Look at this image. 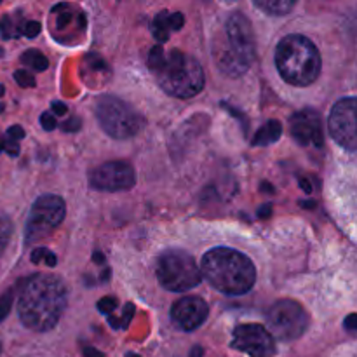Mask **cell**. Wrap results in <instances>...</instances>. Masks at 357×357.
I'll use <instances>...</instances> for the list:
<instances>
[{
    "label": "cell",
    "instance_id": "obj_1",
    "mask_svg": "<svg viewBox=\"0 0 357 357\" xmlns=\"http://www.w3.org/2000/svg\"><path fill=\"white\" fill-rule=\"evenodd\" d=\"M66 307V288L58 275L37 274L21 284L17 314L33 331H49L61 319Z\"/></svg>",
    "mask_w": 357,
    "mask_h": 357
},
{
    "label": "cell",
    "instance_id": "obj_2",
    "mask_svg": "<svg viewBox=\"0 0 357 357\" xmlns=\"http://www.w3.org/2000/svg\"><path fill=\"white\" fill-rule=\"evenodd\" d=\"M201 275L218 291L230 296L246 295L257 281L255 265L246 255L230 248H215L202 257Z\"/></svg>",
    "mask_w": 357,
    "mask_h": 357
},
{
    "label": "cell",
    "instance_id": "obj_3",
    "mask_svg": "<svg viewBox=\"0 0 357 357\" xmlns=\"http://www.w3.org/2000/svg\"><path fill=\"white\" fill-rule=\"evenodd\" d=\"M215 61L227 77H241L248 72L257 54L251 21L243 13H234L225 24V37L218 42Z\"/></svg>",
    "mask_w": 357,
    "mask_h": 357
},
{
    "label": "cell",
    "instance_id": "obj_4",
    "mask_svg": "<svg viewBox=\"0 0 357 357\" xmlns=\"http://www.w3.org/2000/svg\"><path fill=\"white\" fill-rule=\"evenodd\" d=\"M275 65L282 79L291 86H310L319 77L321 56L310 38L288 35L275 49Z\"/></svg>",
    "mask_w": 357,
    "mask_h": 357
},
{
    "label": "cell",
    "instance_id": "obj_5",
    "mask_svg": "<svg viewBox=\"0 0 357 357\" xmlns=\"http://www.w3.org/2000/svg\"><path fill=\"white\" fill-rule=\"evenodd\" d=\"M153 73L160 87L174 98H194L204 89V70L201 63L181 51H171Z\"/></svg>",
    "mask_w": 357,
    "mask_h": 357
},
{
    "label": "cell",
    "instance_id": "obj_6",
    "mask_svg": "<svg viewBox=\"0 0 357 357\" xmlns=\"http://www.w3.org/2000/svg\"><path fill=\"white\" fill-rule=\"evenodd\" d=\"M157 279L167 291L183 293L201 284V268L194 257L181 250H169L157 261Z\"/></svg>",
    "mask_w": 357,
    "mask_h": 357
},
{
    "label": "cell",
    "instance_id": "obj_7",
    "mask_svg": "<svg viewBox=\"0 0 357 357\" xmlns=\"http://www.w3.org/2000/svg\"><path fill=\"white\" fill-rule=\"evenodd\" d=\"M96 117L103 131L115 139L132 138L145 124L142 115L131 105L115 96H101L98 100Z\"/></svg>",
    "mask_w": 357,
    "mask_h": 357
},
{
    "label": "cell",
    "instance_id": "obj_8",
    "mask_svg": "<svg viewBox=\"0 0 357 357\" xmlns=\"http://www.w3.org/2000/svg\"><path fill=\"white\" fill-rule=\"evenodd\" d=\"M268 333L282 342L296 340L309 328V314L295 300H279L267 314Z\"/></svg>",
    "mask_w": 357,
    "mask_h": 357
},
{
    "label": "cell",
    "instance_id": "obj_9",
    "mask_svg": "<svg viewBox=\"0 0 357 357\" xmlns=\"http://www.w3.org/2000/svg\"><path fill=\"white\" fill-rule=\"evenodd\" d=\"M66 215L65 201L59 195L45 194L38 197L31 206L26 222V244L44 239L52 232Z\"/></svg>",
    "mask_w": 357,
    "mask_h": 357
},
{
    "label": "cell",
    "instance_id": "obj_10",
    "mask_svg": "<svg viewBox=\"0 0 357 357\" xmlns=\"http://www.w3.org/2000/svg\"><path fill=\"white\" fill-rule=\"evenodd\" d=\"M89 183L94 190L121 192L129 190L136 183V173L126 160H112L101 164L89 174Z\"/></svg>",
    "mask_w": 357,
    "mask_h": 357
},
{
    "label": "cell",
    "instance_id": "obj_11",
    "mask_svg": "<svg viewBox=\"0 0 357 357\" xmlns=\"http://www.w3.org/2000/svg\"><path fill=\"white\" fill-rule=\"evenodd\" d=\"M330 135L340 146L356 152V98H344L337 101L330 114Z\"/></svg>",
    "mask_w": 357,
    "mask_h": 357
},
{
    "label": "cell",
    "instance_id": "obj_12",
    "mask_svg": "<svg viewBox=\"0 0 357 357\" xmlns=\"http://www.w3.org/2000/svg\"><path fill=\"white\" fill-rule=\"evenodd\" d=\"M232 349L250 357H272L275 354L274 337L260 324H243L234 330Z\"/></svg>",
    "mask_w": 357,
    "mask_h": 357
},
{
    "label": "cell",
    "instance_id": "obj_13",
    "mask_svg": "<svg viewBox=\"0 0 357 357\" xmlns=\"http://www.w3.org/2000/svg\"><path fill=\"white\" fill-rule=\"evenodd\" d=\"M209 307L199 296H183L171 309V319L181 331H194L208 319Z\"/></svg>",
    "mask_w": 357,
    "mask_h": 357
},
{
    "label": "cell",
    "instance_id": "obj_14",
    "mask_svg": "<svg viewBox=\"0 0 357 357\" xmlns=\"http://www.w3.org/2000/svg\"><path fill=\"white\" fill-rule=\"evenodd\" d=\"M289 128H291V136L300 145L323 146V122L319 112L312 108L296 112L289 121Z\"/></svg>",
    "mask_w": 357,
    "mask_h": 357
},
{
    "label": "cell",
    "instance_id": "obj_15",
    "mask_svg": "<svg viewBox=\"0 0 357 357\" xmlns=\"http://www.w3.org/2000/svg\"><path fill=\"white\" fill-rule=\"evenodd\" d=\"M282 135V126L279 121H268L267 124L261 129H258V132L253 138L255 146H267L272 145V143L278 142Z\"/></svg>",
    "mask_w": 357,
    "mask_h": 357
},
{
    "label": "cell",
    "instance_id": "obj_16",
    "mask_svg": "<svg viewBox=\"0 0 357 357\" xmlns=\"http://www.w3.org/2000/svg\"><path fill=\"white\" fill-rule=\"evenodd\" d=\"M255 6L258 9L265 10L267 14H275V16H284L295 7V0H257Z\"/></svg>",
    "mask_w": 357,
    "mask_h": 357
},
{
    "label": "cell",
    "instance_id": "obj_17",
    "mask_svg": "<svg viewBox=\"0 0 357 357\" xmlns=\"http://www.w3.org/2000/svg\"><path fill=\"white\" fill-rule=\"evenodd\" d=\"M24 21L21 14H16V16H3L2 21H0V31H2L3 38H14L20 37L23 33Z\"/></svg>",
    "mask_w": 357,
    "mask_h": 357
},
{
    "label": "cell",
    "instance_id": "obj_18",
    "mask_svg": "<svg viewBox=\"0 0 357 357\" xmlns=\"http://www.w3.org/2000/svg\"><path fill=\"white\" fill-rule=\"evenodd\" d=\"M171 31H173V28H171L169 23V13L162 10L153 20V35H155V38L159 42H166L169 38Z\"/></svg>",
    "mask_w": 357,
    "mask_h": 357
},
{
    "label": "cell",
    "instance_id": "obj_19",
    "mask_svg": "<svg viewBox=\"0 0 357 357\" xmlns=\"http://www.w3.org/2000/svg\"><path fill=\"white\" fill-rule=\"evenodd\" d=\"M21 61L24 63L26 66H30L31 70H37V72H44V70H47L49 66V59L45 58L42 52L38 51H26L21 54Z\"/></svg>",
    "mask_w": 357,
    "mask_h": 357
},
{
    "label": "cell",
    "instance_id": "obj_20",
    "mask_svg": "<svg viewBox=\"0 0 357 357\" xmlns=\"http://www.w3.org/2000/svg\"><path fill=\"white\" fill-rule=\"evenodd\" d=\"M10 236H13V222L9 220V216L0 213V255L3 253V250L9 244Z\"/></svg>",
    "mask_w": 357,
    "mask_h": 357
},
{
    "label": "cell",
    "instance_id": "obj_21",
    "mask_svg": "<svg viewBox=\"0 0 357 357\" xmlns=\"http://www.w3.org/2000/svg\"><path fill=\"white\" fill-rule=\"evenodd\" d=\"M164 58H166V54H164L162 45H155V47L150 49L149 58H146V65H149V68L152 70V72H155V70L164 63Z\"/></svg>",
    "mask_w": 357,
    "mask_h": 357
},
{
    "label": "cell",
    "instance_id": "obj_22",
    "mask_svg": "<svg viewBox=\"0 0 357 357\" xmlns=\"http://www.w3.org/2000/svg\"><path fill=\"white\" fill-rule=\"evenodd\" d=\"M13 300H14L13 289H9V291H6L2 296H0V323L9 316L10 307H13Z\"/></svg>",
    "mask_w": 357,
    "mask_h": 357
},
{
    "label": "cell",
    "instance_id": "obj_23",
    "mask_svg": "<svg viewBox=\"0 0 357 357\" xmlns=\"http://www.w3.org/2000/svg\"><path fill=\"white\" fill-rule=\"evenodd\" d=\"M14 79H16V82L20 84L21 87H33L35 86L33 75H31L28 70H16V73H14Z\"/></svg>",
    "mask_w": 357,
    "mask_h": 357
},
{
    "label": "cell",
    "instance_id": "obj_24",
    "mask_svg": "<svg viewBox=\"0 0 357 357\" xmlns=\"http://www.w3.org/2000/svg\"><path fill=\"white\" fill-rule=\"evenodd\" d=\"M115 307H117V300L112 298V296H105V298H101L98 302V310L101 314H112L115 310Z\"/></svg>",
    "mask_w": 357,
    "mask_h": 357
},
{
    "label": "cell",
    "instance_id": "obj_25",
    "mask_svg": "<svg viewBox=\"0 0 357 357\" xmlns=\"http://www.w3.org/2000/svg\"><path fill=\"white\" fill-rule=\"evenodd\" d=\"M23 33L26 35L28 38H35L40 33V23H37V21H26L23 28Z\"/></svg>",
    "mask_w": 357,
    "mask_h": 357
},
{
    "label": "cell",
    "instance_id": "obj_26",
    "mask_svg": "<svg viewBox=\"0 0 357 357\" xmlns=\"http://www.w3.org/2000/svg\"><path fill=\"white\" fill-rule=\"evenodd\" d=\"M40 124L45 131H52V129L58 126L56 124V119L51 115V112H44V114L40 115Z\"/></svg>",
    "mask_w": 357,
    "mask_h": 357
},
{
    "label": "cell",
    "instance_id": "obj_27",
    "mask_svg": "<svg viewBox=\"0 0 357 357\" xmlns=\"http://www.w3.org/2000/svg\"><path fill=\"white\" fill-rule=\"evenodd\" d=\"M7 138L17 143L20 139L24 138V129L21 128V126H13V128H9V131H7Z\"/></svg>",
    "mask_w": 357,
    "mask_h": 357
},
{
    "label": "cell",
    "instance_id": "obj_28",
    "mask_svg": "<svg viewBox=\"0 0 357 357\" xmlns=\"http://www.w3.org/2000/svg\"><path fill=\"white\" fill-rule=\"evenodd\" d=\"M132 314H135V305H132V303H128V305L124 307V316H122V324H121V328H128L129 326V323H131V319H132Z\"/></svg>",
    "mask_w": 357,
    "mask_h": 357
},
{
    "label": "cell",
    "instance_id": "obj_29",
    "mask_svg": "<svg viewBox=\"0 0 357 357\" xmlns=\"http://www.w3.org/2000/svg\"><path fill=\"white\" fill-rule=\"evenodd\" d=\"M47 253H49V250H45V248H37V250H35L33 253H31V257H30L31 264H35V265L40 264L42 260H45Z\"/></svg>",
    "mask_w": 357,
    "mask_h": 357
},
{
    "label": "cell",
    "instance_id": "obj_30",
    "mask_svg": "<svg viewBox=\"0 0 357 357\" xmlns=\"http://www.w3.org/2000/svg\"><path fill=\"white\" fill-rule=\"evenodd\" d=\"M3 150H7V153H9L10 157L20 155V145H17L16 142H13V139H7V142H3Z\"/></svg>",
    "mask_w": 357,
    "mask_h": 357
},
{
    "label": "cell",
    "instance_id": "obj_31",
    "mask_svg": "<svg viewBox=\"0 0 357 357\" xmlns=\"http://www.w3.org/2000/svg\"><path fill=\"white\" fill-rule=\"evenodd\" d=\"M79 129H80V121L77 117L70 119V121H66L65 124H63V131H66V132L79 131Z\"/></svg>",
    "mask_w": 357,
    "mask_h": 357
},
{
    "label": "cell",
    "instance_id": "obj_32",
    "mask_svg": "<svg viewBox=\"0 0 357 357\" xmlns=\"http://www.w3.org/2000/svg\"><path fill=\"white\" fill-rule=\"evenodd\" d=\"M51 110L54 112L56 115H65L66 112H68V108H66V105L61 103V101H52Z\"/></svg>",
    "mask_w": 357,
    "mask_h": 357
},
{
    "label": "cell",
    "instance_id": "obj_33",
    "mask_svg": "<svg viewBox=\"0 0 357 357\" xmlns=\"http://www.w3.org/2000/svg\"><path fill=\"white\" fill-rule=\"evenodd\" d=\"M272 215V204H264L260 209H258V216L260 218H268Z\"/></svg>",
    "mask_w": 357,
    "mask_h": 357
},
{
    "label": "cell",
    "instance_id": "obj_34",
    "mask_svg": "<svg viewBox=\"0 0 357 357\" xmlns=\"http://www.w3.org/2000/svg\"><path fill=\"white\" fill-rule=\"evenodd\" d=\"M345 328H347L349 331H356L357 323H356V316H354V314L347 317V321H345Z\"/></svg>",
    "mask_w": 357,
    "mask_h": 357
},
{
    "label": "cell",
    "instance_id": "obj_35",
    "mask_svg": "<svg viewBox=\"0 0 357 357\" xmlns=\"http://www.w3.org/2000/svg\"><path fill=\"white\" fill-rule=\"evenodd\" d=\"M300 187L303 188V192H305V194H312V187H310L309 181H307L305 178H300Z\"/></svg>",
    "mask_w": 357,
    "mask_h": 357
},
{
    "label": "cell",
    "instance_id": "obj_36",
    "mask_svg": "<svg viewBox=\"0 0 357 357\" xmlns=\"http://www.w3.org/2000/svg\"><path fill=\"white\" fill-rule=\"evenodd\" d=\"M84 354H86V357H105L101 352H98L96 349H91V347H87L86 351H84Z\"/></svg>",
    "mask_w": 357,
    "mask_h": 357
},
{
    "label": "cell",
    "instance_id": "obj_37",
    "mask_svg": "<svg viewBox=\"0 0 357 357\" xmlns=\"http://www.w3.org/2000/svg\"><path fill=\"white\" fill-rule=\"evenodd\" d=\"M202 356H204V351H202V347H199V345H195V347L192 349L190 357H202Z\"/></svg>",
    "mask_w": 357,
    "mask_h": 357
},
{
    "label": "cell",
    "instance_id": "obj_38",
    "mask_svg": "<svg viewBox=\"0 0 357 357\" xmlns=\"http://www.w3.org/2000/svg\"><path fill=\"white\" fill-rule=\"evenodd\" d=\"M300 206H302V208H316V202H305V201H302L300 202Z\"/></svg>",
    "mask_w": 357,
    "mask_h": 357
},
{
    "label": "cell",
    "instance_id": "obj_39",
    "mask_svg": "<svg viewBox=\"0 0 357 357\" xmlns=\"http://www.w3.org/2000/svg\"><path fill=\"white\" fill-rule=\"evenodd\" d=\"M2 96H3V86L0 84V112L3 110V103H2Z\"/></svg>",
    "mask_w": 357,
    "mask_h": 357
},
{
    "label": "cell",
    "instance_id": "obj_40",
    "mask_svg": "<svg viewBox=\"0 0 357 357\" xmlns=\"http://www.w3.org/2000/svg\"><path fill=\"white\" fill-rule=\"evenodd\" d=\"M94 260H96V261H98V264H103V261H105V258H103V257H101V255H100V253H94Z\"/></svg>",
    "mask_w": 357,
    "mask_h": 357
},
{
    "label": "cell",
    "instance_id": "obj_41",
    "mask_svg": "<svg viewBox=\"0 0 357 357\" xmlns=\"http://www.w3.org/2000/svg\"><path fill=\"white\" fill-rule=\"evenodd\" d=\"M261 188H264V190H267V192H272V190H274V188L268 187V185H264V187H261Z\"/></svg>",
    "mask_w": 357,
    "mask_h": 357
},
{
    "label": "cell",
    "instance_id": "obj_42",
    "mask_svg": "<svg viewBox=\"0 0 357 357\" xmlns=\"http://www.w3.org/2000/svg\"><path fill=\"white\" fill-rule=\"evenodd\" d=\"M2 150H3V142H2V139H0V152H2Z\"/></svg>",
    "mask_w": 357,
    "mask_h": 357
},
{
    "label": "cell",
    "instance_id": "obj_43",
    "mask_svg": "<svg viewBox=\"0 0 357 357\" xmlns=\"http://www.w3.org/2000/svg\"><path fill=\"white\" fill-rule=\"evenodd\" d=\"M128 357H138V356H132V354H129Z\"/></svg>",
    "mask_w": 357,
    "mask_h": 357
},
{
    "label": "cell",
    "instance_id": "obj_44",
    "mask_svg": "<svg viewBox=\"0 0 357 357\" xmlns=\"http://www.w3.org/2000/svg\"><path fill=\"white\" fill-rule=\"evenodd\" d=\"M0 54H2V51H0Z\"/></svg>",
    "mask_w": 357,
    "mask_h": 357
},
{
    "label": "cell",
    "instance_id": "obj_45",
    "mask_svg": "<svg viewBox=\"0 0 357 357\" xmlns=\"http://www.w3.org/2000/svg\"><path fill=\"white\" fill-rule=\"evenodd\" d=\"M0 349H2V345H0Z\"/></svg>",
    "mask_w": 357,
    "mask_h": 357
}]
</instances>
